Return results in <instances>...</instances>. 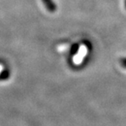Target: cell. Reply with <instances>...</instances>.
Wrapping results in <instances>:
<instances>
[{
	"label": "cell",
	"mask_w": 126,
	"mask_h": 126,
	"mask_svg": "<svg viewBox=\"0 0 126 126\" xmlns=\"http://www.w3.org/2000/svg\"><path fill=\"white\" fill-rule=\"evenodd\" d=\"M87 52H89V49H88L86 45H82L77 50V53L74 56V63L75 65H79L83 62L85 56L88 54Z\"/></svg>",
	"instance_id": "1"
},
{
	"label": "cell",
	"mask_w": 126,
	"mask_h": 126,
	"mask_svg": "<svg viewBox=\"0 0 126 126\" xmlns=\"http://www.w3.org/2000/svg\"><path fill=\"white\" fill-rule=\"evenodd\" d=\"M42 2L47 11H49L50 12H54L57 11V6L53 0H42Z\"/></svg>",
	"instance_id": "2"
},
{
	"label": "cell",
	"mask_w": 126,
	"mask_h": 126,
	"mask_svg": "<svg viewBox=\"0 0 126 126\" xmlns=\"http://www.w3.org/2000/svg\"><path fill=\"white\" fill-rule=\"evenodd\" d=\"M9 76H10V72L5 69L3 65L0 64V79L2 80L7 79Z\"/></svg>",
	"instance_id": "3"
},
{
	"label": "cell",
	"mask_w": 126,
	"mask_h": 126,
	"mask_svg": "<svg viewBox=\"0 0 126 126\" xmlns=\"http://www.w3.org/2000/svg\"><path fill=\"white\" fill-rule=\"evenodd\" d=\"M120 65H121L123 68L126 69V57H122L120 59Z\"/></svg>",
	"instance_id": "4"
},
{
	"label": "cell",
	"mask_w": 126,
	"mask_h": 126,
	"mask_svg": "<svg viewBox=\"0 0 126 126\" xmlns=\"http://www.w3.org/2000/svg\"><path fill=\"white\" fill-rule=\"evenodd\" d=\"M125 9H126V0H125Z\"/></svg>",
	"instance_id": "5"
}]
</instances>
